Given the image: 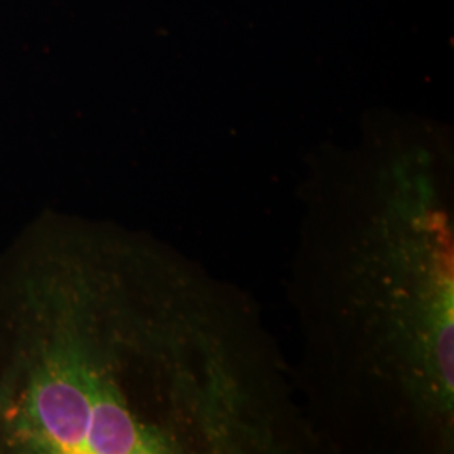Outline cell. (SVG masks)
<instances>
[{"instance_id": "obj_2", "label": "cell", "mask_w": 454, "mask_h": 454, "mask_svg": "<svg viewBox=\"0 0 454 454\" xmlns=\"http://www.w3.org/2000/svg\"><path fill=\"white\" fill-rule=\"evenodd\" d=\"M309 189L298 288L325 395L453 453L454 214L448 167L392 138Z\"/></svg>"}, {"instance_id": "obj_1", "label": "cell", "mask_w": 454, "mask_h": 454, "mask_svg": "<svg viewBox=\"0 0 454 454\" xmlns=\"http://www.w3.org/2000/svg\"><path fill=\"white\" fill-rule=\"evenodd\" d=\"M313 438L246 294L153 234L43 209L0 253V454H278Z\"/></svg>"}]
</instances>
